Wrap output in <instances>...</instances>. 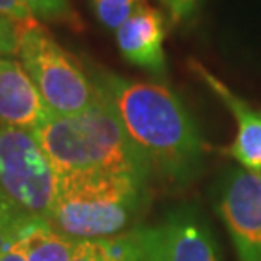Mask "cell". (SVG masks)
I'll list each match as a JSON object with an SVG mask.
<instances>
[{
    "instance_id": "4",
    "label": "cell",
    "mask_w": 261,
    "mask_h": 261,
    "mask_svg": "<svg viewBox=\"0 0 261 261\" xmlns=\"http://www.w3.org/2000/svg\"><path fill=\"white\" fill-rule=\"evenodd\" d=\"M17 55L55 116H73L100 100L102 92L82 65L34 17L14 24Z\"/></svg>"
},
{
    "instance_id": "5",
    "label": "cell",
    "mask_w": 261,
    "mask_h": 261,
    "mask_svg": "<svg viewBox=\"0 0 261 261\" xmlns=\"http://www.w3.org/2000/svg\"><path fill=\"white\" fill-rule=\"evenodd\" d=\"M58 175L31 129L0 126V203L25 222H46Z\"/></svg>"
},
{
    "instance_id": "10",
    "label": "cell",
    "mask_w": 261,
    "mask_h": 261,
    "mask_svg": "<svg viewBox=\"0 0 261 261\" xmlns=\"http://www.w3.org/2000/svg\"><path fill=\"white\" fill-rule=\"evenodd\" d=\"M49 114L24 65L0 56V126L33 130Z\"/></svg>"
},
{
    "instance_id": "1",
    "label": "cell",
    "mask_w": 261,
    "mask_h": 261,
    "mask_svg": "<svg viewBox=\"0 0 261 261\" xmlns=\"http://www.w3.org/2000/svg\"><path fill=\"white\" fill-rule=\"evenodd\" d=\"M93 82L151 170L178 181L195 173L203 153L200 133L168 87L114 73H97Z\"/></svg>"
},
{
    "instance_id": "11",
    "label": "cell",
    "mask_w": 261,
    "mask_h": 261,
    "mask_svg": "<svg viewBox=\"0 0 261 261\" xmlns=\"http://www.w3.org/2000/svg\"><path fill=\"white\" fill-rule=\"evenodd\" d=\"M19 241L28 261H70L78 244L43 221L28 224L20 231Z\"/></svg>"
},
{
    "instance_id": "6",
    "label": "cell",
    "mask_w": 261,
    "mask_h": 261,
    "mask_svg": "<svg viewBox=\"0 0 261 261\" xmlns=\"http://www.w3.org/2000/svg\"><path fill=\"white\" fill-rule=\"evenodd\" d=\"M219 212L239 261H261V173L234 170L222 185Z\"/></svg>"
},
{
    "instance_id": "3",
    "label": "cell",
    "mask_w": 261,
    "mask_h": 261,
    "mask_svg": "<svg viewBox=\"0 0 261 261\" xmlns=\"http://www.w3.org/2000/svg\"><path fill=\"white\" fill-rule=\"evenodd\" d=\"M144 176L83 173L58 176L46 224L73 241L111 239L133 231L146 203Z\"/></svg>"
},
{
    "instance_id": "8",
    "label": "cell",
    "mask_w": 261,
    "mask_h": 261,
    "mask_svg": "<svg viewBox=\"0 0 261 261\" xmlns=\"http://www.w3.org/2000/svg\"><path fill=\"white\" fill-rule=\"evenodd\" d=\"M165 38V14L148 2L116 31V41L124 60L158 76L166 71Z\"/></svg>"
},
{
    "instance_id": "9",
    "label": "cell",
    "mask_w": 261,
    "mask_h": 261,
    "mask_svg": "<svg viewBox=\"0 0 261 261\" xmlns=\"http://www.w3.org/2000/svg\"><path fill=\"white\" fill-rule=\"evenodd\" d=\"M192 71L216 93L217 98L229 109L232 117L236 119L238 133L234 141L227 148V153L243 166L244 170L261 173V111H256L236 95L226 83L214 76L205 66L195 60L189 61Z\"/></svg>"
},
{
    "instance_id": "20",
    "label": "cell",
    "mask_w": 261,
    "mask_h": 261,
    "mask_svg": "<svg viewBox=\"0 0 261 261\" xmlns=\"http://www.w3.org/2000/svg\"><path fill=\"white\" fill-rule=\"evenodd\" d=\"M139 248H141V246H139ZM143 256H144V254H143ZM144 261H146V258H144Z\"/></svg>"
},
{
    "instance_id": "14",
    "label": "cell",
    "mask_w": 261,
    "mask_h": 261,
    "mask_svg": "<svg viewBox=\"0 0 261 261\" xmlns=\"http://www.w3.org/2000/svg\"><path fill=\"white\" fill-rule=\"evenodd\" d=\"M34 15L43 19L58 20L70 25H78V17L68 0H25Z\"/></svg>"
},
{
    "instance_id": "13",
    "label": "cell",
    "mask_w": 261,
    "mask_h": 261,
    "mask_svg": "<svg viewBox=\"0 0 261 261\" xmlns=\"http://www.w3.org/2000/svg\"><path fill=\"white\" fill-rule=\"evenodd\" d=\"M146 0H90L92 10L103 28L117 31Z\"/></svg>"
},
{
    "instance_id": "15",
    "label": "cell",
    "mask_w": 261,
    "mask_h": 261,
    "mask_svg": "<svg viewBox=\"0 0 261 261\" xmlns=\"http://www.w3.org/2000/svg\"><path fill=\"white\" fill-rule=\"evenodd\" d=\"M160 2L163 4L173 24H181L192 19L200 5V0H160Z\"/></svg>"
},
{
    "instance_id": "19",
    "label": "cell",
    "mask_w": 261,
    "mask_h": 261,
    "mask_svg": "<svg viewBox=\"0 0 261 261\" xmlns=\"http://www.w3.org/2000/svg\"><path fill=\"white\" fill-rule=\"evenodd\" d=\"M31 222L22 221L20 217H17L15 214H12L7 207H4L0 203V238L10 232H19L20 229L25 227Z\"/></svg>"
},
{
    "instance_id": "17",
    "label": "cell",
    "mask_w": 261,
    "mask_h": 261,
    "mask_svg": "<svg viewBox=\"0 0 261 261\" xmlns=\"http://www.w3.org/2000/svg\"><path fill=\"white\" fill-rule=\"evenodd\" d=\"M20 231L5 234V236L0 238V261H28L19 241Z\"/></svg>"
},
{
    "instance_id": "16",
    "label": "cell",
    "mask_w": 261,
    "mask_h": 261,
    "mask_svg": "<svg viewBox=\"0 0 261 261\" xmlns=\"http://www.w3.org/2000/svg\"><path fill=\"white\" fill-rule=\"evenodd\" d=\"M0 17L17 24L33 19L34 14L25 0H0Z\"/></svg>"
},
{
    "instance_id": "18",
    "label": "cell",
    "mask_w": 261,
    "mask_h": 261,
    "mask_svg": "<svg viewBox=\"0 0 261 261\" xmlns=\"http://www.w3.org/2000/svg\"><path fill=\"white\" fill-rule=\"evenodd\" d=\"M14 53H17V36H15L14 24L0 17V56Z\"/></svg>"
},
{
    "instance_id": "2",
    "label": "cell",
    "mask_w": 261,
    "mask_h": 261,
    "mask_svg": "<svg viewBox=\"0 0 261 261\" xmlns=\"http://www.w3.org/2000/svg\"><path fill=\"white\" fill-rule=\"evenodd\" d=\"M33 133L58 176L127 173L148 178L153 171L103 93L83 112L49 114Z\"/></svg>"
},
{
    "instance_id": "7",
    "label": "cell",
    "mask_w": 261,
    "mask_h": 261,
    "mask_svg": "<svg viewBox=\"0 0 261 261\" xmlns=\"http://www.w3.org/2000/svg\"><path fill=\"white\" fill-rule=\"evenodd\" d=\"M146 261H221L211 231L192 212H175L153 227L134 229Z\"/></svg>"
},
{
    "instance_id": "12",
    "label": "cell",
    "mask_w": 261,
    "mask_h": 261,
    "mask_svg": "<svg viewBox=\"0 0 261 261\" xmlns=\"http://www.w3.org/2000/svg\"><path fill=\"white\" fill-rule=\"evenodd\" d=\"M70 261H144L134 229L111 239L78 241Z\"/></svg>"
}]
</instances>
